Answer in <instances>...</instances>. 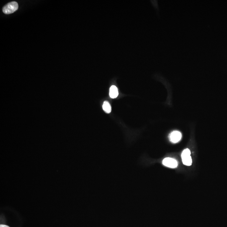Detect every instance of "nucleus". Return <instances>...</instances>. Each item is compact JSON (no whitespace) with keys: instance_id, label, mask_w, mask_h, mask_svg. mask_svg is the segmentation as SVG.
Instances as JSON below:
<instances>
[{"instance_id":"nucleus-1","label":"nucleus","mask_w":227,"mask_h":227,"mask_svg":"<svg viewBox=\"0 0 227 227\" xmlns=\"http://www.w3.org/2000/svg\"><path fill=\"white\" fill-rule=\"evenodd\" d=\"M18 7V4L17 2H11L4 6L3 8V11L5 14H11L16 11Z\"/></svg>"},{"instance_id":"nucleus-2","label":"nucleus","mask_w":227,"mask_h":227,"mask_svg":"<svg viewBox=\"0 0 227 227\" xmlns=\"http://www.w3.org/2000/svg\"><path fill=\"white\" fill-rule=\"evenodd\" d=\"M190 154V151L188 149H185L182 153L181 158L182 163L185 165L189 166L192 165V159Z\"/></svg>"},{"instance_id":"nucleus-3","label":"nucleus","mask_w":227,"mask_h":227,"mask_svg":"<svg viewBox=\"0 0 227 227\" xmlns=\"http://www.w3.org/2000/svg\"><path fill=\"white\" fill-rule=\"evenodd\" d=\"M162 164L165 166L171 168H175L178 166V163L175 159L167 157L164 159Z\"/></svg>"},{"instance_id":"nucleus-4","label":"nucleus","mask_w":227,"mask_h":227,"mask_svg":"<svg viewBox=\"0 0 227 227\" xmlns=\"http://www.w3.org/2000/svg\"><path fill=\"white\" fill-rule=\"evenodd\" d=\"M169 138L172 143L175 144L178 143L181 140L182 134L179 131H174L171 133Z\"/></svg>"},{"instance_id":"nucleus-5","label":"nucleus","mask_w":227,"mask_h":227,"mask_svg":"<svg viewBox=\"0 0 227 227\" xmlns=\"http://www.w3.org/2000/svg\"><path fill=\"white\" fill-rule=\"evenodd\" d=\"M118 91L117 88L114 85L111 86L109 89V96L112 98H116L118 96Z\"/></svg>"},{"instance_id":"nucleus-6","label":"nucleus","mask_w":227,"mask_h":227,"mask_svg":"<svg viewBox=\"0 0 227 227\" xmlns=\"http://www.w3.org/2000/svg\"><path fill=\"white\" fill-rule=\"evenodd\" d=\"M103 108L106 113H110L111 112V105L108 101H105L103 102Z\"/></svg>"},{"instance_id":"nucleus-7","label":"nucleus","mask_w":227,"mask_h":227,"mask_svg":"<svg viewBox=\"0 0 227 227\" xmlns=\"http://www.w3.org/2000/svg\"><path fill=\"white\" fill-rule=\"evenodd\" d=\"M0 227H9L8 226H6V225H0Z\"/></svg>"}]
</instances>
